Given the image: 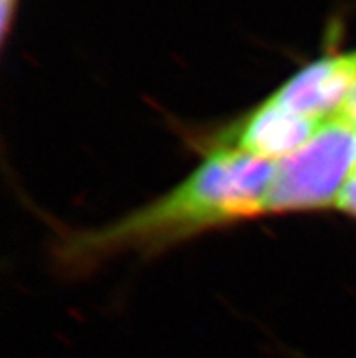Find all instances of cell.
Masks as SVG:
<instances>
[{"label": "cell", "mask_w": 356, "mask_h": 358, "mask_svg": "<svg viewBox=\"0 0 356 358\" xmlns=\"http://www.w3.org/2000/svg\"><path fill=\"white\" fill-rule=\"evenodd\" d=\"M276 162L215 148L190 177L115 222L62 235L59 266L87 273L118 255H155L193 236L266 215Z\"/></svg>", "instance_id": "obj_1"}, {"label": "cell", "mask_w": 356, "mask_h": 358, "mask_svg": "<svg viewBox=\"0 0 356 358\" xmlns=\"http://www.w3.org/2000/svg\"><path fill=\"white\" fill-rule=\"evenodd\" d=\"M15 8H17V0H2V36H4V41L9 35L11 20L15 17Z\"/></svg>", "instance_id": "obj_6"}, {"label": "cell", "mask_w": 356, "mask_h": 358, "mask_svg": "<svg viewBox=\"0 0 356 358\" xmlns=\"http://www.w3.org/2000/svg\"><path fill=\"white\" fill-rule=\"evenodd\" d=\"M355 171H356V164H355Z\"/></svg>", "instance_id": "obj_7"}, {"label": "cell", "mask_w": 356, "mask_h": 358, "mask_svg": "<svg viewBox=\"0 0 356 358\" xmlns=\"http://www.w3.org/2000/svg\"><path fill=\"white\" fill-rule=\"evenodd\" d=\"M336 209L348 217L356 218V171H353L349 180L346 182V186L339 196V202H336Z\"/></svg>", "instance_id": "obj_5"}, {"label": "cell", "mask_w": 356, "mask_h": 358, "mask_svg": "<svg viewBox=\"0 0 356 358\" xmlns=\"http://www.w3.org/2000/svg\"><path fill=\"white\" fill-rule=\"evenodd\" d=\"M325 122L289 111L267 99L231 127L224 136V148L280 162L304 148Z\"/></svg>", "instance_id": "obj_4"}, {"label": "cell", "mask_w": 356, "mask_h": 358, "mask_svg": "<svg viewBox=\"0 0 356 358\" xmlns=\"http://www.w3.org/2000/svg\"><path fill=\"white\" fill-rule=\"evenodd\" d=\"M355 164L356 127L336 115L297 153L276 162L266 215L315 213L336 208Z\"/></svg>", "instance_id": "obj_2"}, {"label": "cell", "mask_w": 356, "mask_h": 358, "mask_svg": "<svg viewBox=\"0 0 356 358\" xmlns=\"http://www.w3.org/2000/svg\"><path fill=\"white\" fill-rule=\"evenodd\" d=\"M356 82V53H329L298 69L269 96L276 106L325 122L336 117Z\"/></svg>", "instance_id": "obj_3"}]
</instances>
